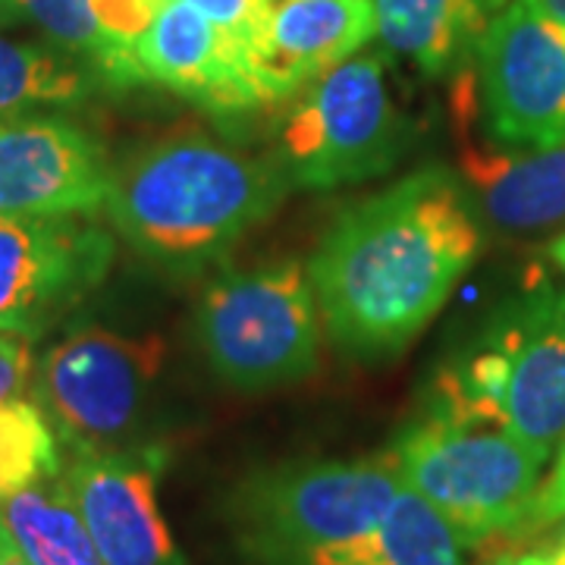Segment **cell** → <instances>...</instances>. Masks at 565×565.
Listing matches in <instances>:
<instances>
[{"label":"cell","mask_w":565,"mask_h":565,"mask_svg":"<svg viewBox=\"0 0 565 565\" xmlns=\"http://www.w3.org/2000/svg\"><path fill=\"white\" fill-rule=\"evenodd\" d=\"M478 252L481 226L462 185L430 167L349 207L308 280L333 343L384 355L434 321Z\"/></svg>","instance_id":"obj_1"},{"label":"cell","mask_w":565,"mask_h":565,"mask_svg":"<svg viewBox=\"0 0 565 565\" xmlns=\"http://www.w3.org/2000/svg\"><path fill=\"white\" fill-rule=\"evenodd\" d=\"M292 185L274 158L189 132L154 141L114 173L107 211L122 239L170 270L217 262Z\"/></svg>","instance_id":"obj_2"},{"label":"cell","mask_w":565,"mask_h":565,"mask_svg":"<svg viewBox=\"0 0 565 565\" xmlns=\"http://www.w3.org/2000/svg\"><path fill=\"white\" fill-rule=\"evenodd\" d=\"M422 412L497 424L550 456L565 437V289L541 280L509 299L478 340L440 367Z\"/></svg>","instance_id":"obj_3"},{"label":"cell","mask_w":565,"mask_h":565,"mask_svg":"<svg viewBox=\"0 0 565 565\" xmlns=\"http://www.w3.org/2000/svg\"><path fill=\"white\" fill-rule=\"evenodd\" d=\"M405 487L434 505L468 546L512 537L534 500L546 452L497 424L418 415L390 446Z\"/></svg>","instance_id":"obj_4"},{"label":"cell","mask_w":565,"mask_h":565,"mask_svg":"<svg viewBox=\"0 0 565 565\" xmlns=\"http://www.w3.org/2000/svg\"><path fill=\"white\" fill-rule=\"evenodd\" d=\"M195 337L223 384L258 393L318 367L321 311L299 264L223 270L207 282Z\"/></svg>","instance_id":"obj_5"},{"label":"cell","mask_w":565,"mask_h":565,"mask_svg":"<svg viewBox=\"0 0 565 565\" xmlns=\"http://www.w3.org/2000/svg\"><path fill=\"white\" fill-rule=\"evenodd\" d=\"M405 148L381 57H355L302 88L286 114L274 161L292 189H337L386 173Z\"/></svg>","instance_id":"obj_6"},{"label":"cell","mask_w":565,"mask_h":565,"mask_svg":"<svg viewBox=\"0 0 565 565\" xmlns=\"http://www.w3.org/2000/svg\"><path fill=\"white\" fill-rule=\"evenodd\" d=\"M403 490L390 449L355 462L289 465L258 475L239 493L248 553L264 565H289L321 546L355 541L381 525Z\"/></svg>","instance_id":"obj_7"},{"label":"cell","mask_w":565,"mask_h":565,"mask_svg":"<svg viewBox=\"0 0 565 565\" xmlns=\"http://www.w3.org/2000/svg\"><path fill=\"white\" fill-rule=\"evenodd\" d=\"M161 364V337L85 327L41 359L35 399L73 452L120 449L139 424Z\"/></svg>","instance_id":"obj_8"},{"label":"cell","mask_w":565,"mask_h":565,"mask_svg":"<svg viewBox=\"0 0 565 565\" xmlns=\"http://www.w3.org/2000/svg\"><path fill=\"white\" fill-rule=\"evenodd\" d=\"M487 141L512 151L565 148V25L534 0H509L475 54Z\"/></svg>","instance_id":"obj_9"},{"label":"cell","mask_w":565,"mask_h":565,"mask_svg":"<svg viewBox=\"0 0 565 565\" xmlns=\"http://www.w3.org/2000/svg\"><path fill=\"white\" fill-rule=\"evenodd\" d=\"M114 243L73 217L0 214V333L35 340L104 280Z\"/></svg>","instance_id":"obj_10"},{"label":"cell","mask_w":565,"mask_h":565,"mask_svg":"<svg viewBox=\"0 0 565 565\" xmlns=\"http://www.w3.org/2000/svg\"><path fill=\"white\" fill-rule=\"evenodd\" d=\"M163 452L154 446L76 452L63 484L104 565H185L158 505Z\"/></svg>","instance_id":"obj_11"},{"label":"cell","mask_w":565,"mask_h":565,"mask_svg":"<svg viewBox=\"0 0 565 565\" xmlns=\"http://www.w3.org/2000/svg\"><path fill=\"white\" fill-rule=\"evenodd\" d=\"M110 182L102 145L70 120L0 122V214L82 217L107 204Z\"/></svg>","instance_id":"obj_12"},{"label":"cell","mask_w":565,"mask_h":565,"mask_svg":"<svg viewBox=\"0 0 565 565\" xmlns=\"http://www.w3.org/2000/svg\"><path fill=\"white\" fill-rule=\"evenodd\" d=\"M374 35L371 0H270L262 41L243 54L258 102L299 95Z\"/></svg>","instance_id":"obj_13"},{"label":"cell","mask_w":565,"mask_h":565,"mask_svg":"<svg viewBox=\"0 0 565 565\" xmlns=\"http://www.w3.org/2000/svg\"><path fill=\"white\" fill-rule=\"evenodd\" d=\"M145 82L163 85L211 114L262 107L243 70V47L182 0H163L136 41Z\"/></svg>","instance_id":"obj_14"},{"label":"cell","mask_w":565,"mask_h":565,"mask_svg":"<svg viewBox=\"0 0 565 565\" xmlns=\"http://www.w3.org/2000/svg\"><path fill=\"white\" fill-rule=\"evenodd\" d=\"M462 173L481 211L509 233L565 221V148L512 151L465 139Z\"/></svg>","instance_id":"obj_15"},{"label":"cell","mask_w":565,"mask_h":565,"mask_svg":"<svg viewBox=\"0 0 565 565\" xmlns=\"http://www.w3.org/2000/svg\"><path fill=\"white\" fill-rule=\"evenodd\" d=\"M374 32L390 54L415 63L424 76L456 73L478 54L487 29L481 0H371Z\"/></svg>","instance_id":"obj_16"},{"label":"cell","mask_w":565,"mask_h":565,"mask_svg":"<svg viewBox=\"0 0 565 565\" xmlns=\"http://www.w3.org/2000/svg\"><path fill=\"white\" fill-rule=\"evenodd\" d=\"M462 534L412 487L396 493L381 525L345 544L321 546L289 565H468Z\"/></svg>","instance_id":"obj_17"},{"label":"cell","mask_w":565,"mask_h":565,"mask_svg":"<svg viewBox=\"0 0 565 565\" xmlns=\"http://www.w3.org/2000/svg\"><path fill=\"white\" fill-rule=\"evenodd\" d=\"M0 519L29 565H104L63 478L0 500Z\"/></svg>","instance_id":"obj_18"},{"label":"cell","mask_w":565,"mask_h":565,"mask_svg":"<svg viewBox=\"0 0 565 565\" xmlns=\"http://www.w3.org/2000/svg\"><path fill=\"white\" fill-rule=\"evenodd\" d=\"M0 22H32L70 54H79L114 88L141 85L136 51L102 29L92 0H0Z\"/></svg>","instance_id":"obj_19"},{"label":"cell","mask_w":565,"mask_h":565,"mask_svg":"<svg viewBox=\"0 0 565 565\" xmlns=\"http://www.w3.org/2000/svg\"><path fill=\"white\" fill-rule=\"evenodd\" d=\"M92 66L70 61L54 47L0 39V114H20L39 104L82 102L98 88Z\"/></svg>","instance_id":"obj_20"},{"label":"cell","mask_w":565,"mask_h":565,"mask_svg":"<svg viewBox=\"0 0 565 565\" xmlns=\"http://www.w3.org/2000/svg\"><path fill=\"white\" fill-rule=\"evenodd\" d=\"M61 440L35 403H0V500L61 478Z\"/></svg>","instance_id":"obj_21"},{"label":"cell","mask_w":565,"mask_h":565,"mask_svg":"<svg viewBox=\"0 0 565 565\" xmlns=\"http://www.w3.org/2000/svg\"><path fill=\"white\" fill-rule=\"evenodd\" d=\"M182 3L226 32L243 47V54L262 41L270 13V0H182Z\"/></svg>","instance_id":"obj_22"},{"label":"cell","mask_w":565,"mask_h":565,"mask_svg":"<svg viewBox=\"0 0 565 565\" xmlns=\"http://www.w3.org/2000/svg\"><path fill=\"white\" fill-rule=\"evenodd\" d=\"M563 519H565V437H563V444H559V452H556L553 471H550L544 481H541L537 493H534V500H531V505H527L522 525L512 531L509 544H519V541H525V537H534V534H541V531H546V527L559 525Z\"/></svg>","instance_id":"obj_23"},{"label":"cell","mask_w":565,"mask_h":565,"mask_svg":"<svg viewBox=\"0 0 565 565\" xmlns=\"http://www.w3.org/2000/svg\"><path fill=\"white\" fill-rule=\"evenodd\" d=\"M163 0H92V10L110 39L136 51L141 32L158 17Z\"/></svg>","instance_id":"obj_24"},{"label":"cell","mask_w":565,"mask_h":565,"mask_svg":"<svg viewBox=\"0 0 565 565\" xmlns=\"http://www.w3.org/2000/svg\"><path fill=\"white\" fill-rule=\"evenodd\" d=\"M32 377V349L29 337L0 333V403L20 399V393Z\"/></svg>","instance_id":"obj_25"},{"label":"cell","mask_w":565,"mask_h":565,"mask_svg":"<svg viewBox=\"0 0 565 565\" xmlns=\"http://www.w3.org/2000/svg\"><path fill=\"white\" fill-rule=\"evenodd\" d=\"M487 565H544V553H500Z\"/></svg>","instance_id":"obj_26"},{"label":"cell","mask_w":565,"mask_h":565,"mask_svg":"<svg viewBox=\"0 0 565 565\" xmlns=\"http://www.w3.org/2000/svg\"><path fill=\"white\" fill-rule=\"evenodd\" d=\"M534 3L544 10L546 17H553V20L565 25V0H534Z\"/></svg>","instance_id":"obj_27"},{"label":"cell","mask_w":565,"mask_h":565,"mask_svg":"<svg viewBox=\"0 0 565 565\" xmlns=\"http://www.w3.org/2000/svg\"><path fill=\"white\" fill-rule=\"evenodd\" d=\"M0 565H29V559L22 556L17 544H13V537H10V544L0 550Z\"/></svg>","instance_id":"obj_28"},{"label":"cell","mask_w":565,"mask_h":565,"mask_svg":"<svg viewBox=\"0 0 565 565\" xmlns=\"http://www.w3.org/2000/svg\"><path fill=\"white\" fill-rule=\"evenodd\" d=\"M550 258H553L556 267L565 274V230L556 236V239H553V245H550Z\"/></svg>","instance_id":"obj_29"},{"label":"cell","mask_w":565,"mask_h":565,"mask_svg":"<svg viewBox=\"0 0 565 565\" xmlns=\"http://www.w3.org/2000/svg\"><path fill=\"white\" fill-rule=\"evenodd\" d=\"M544 565H565V544H553V550H546Z\"/></svg>","instance_id":"obj_30"},{"label":"cell","mask_w":565,"mask_h":565,"mask_svg":"<svg viewBox=\"0 0 565 565\" xmlns=\"http://www.w3.org/2000/svg\"><path fill=\"white\" fill-rule=\"evenodd\" d=\"M10 544V531H7V525H3V519H0V550H3V546Z\"/></svg>","instance_id":"obj_31"},{"label":"cell","mask_w":565,"mask_h":565,"mask_svg":"<svg viewBox=\"0 0 565 565\" xmlns=\"http://www.w3.org/2000/svg\"><path fill=\"white\" fill-rule=\"evenodd\" d=\"M481 3H484V7H487V13H490V10H500L505 0H481Z\"/></svg>","instance_id":"obj_32"},{"label":"cell","mask_w":565,"mask_h":565,"mask_svg":"<svg viewBox=\"0 0 565 565\" xmlns=\"http://www.w3.org/2000/svg\"><path fill=\"white\" fill-rule=\"evenodd\" d=\"M553 544H565V519H563V522H559V531H556Z\"/></svg>","instance_id":"obj_33"}]
</instances>
